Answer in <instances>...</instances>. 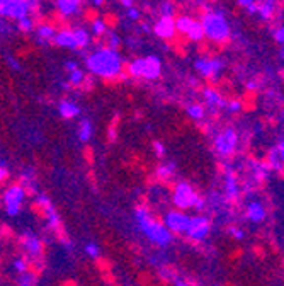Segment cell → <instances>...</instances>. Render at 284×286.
Listing matches in <instances>:
<instances>
[{
  "mask_svg": "<svg viewBox=\"0 0 284 286\" xmlns=\"http://www.w3.org/2000/svg\"><path fill=\"white\" fill-rule=\"evenodd\" d=\"M230 233H232V235H233L237 240H242V239H244V232L238 230V228H230Z\"/></svg>",
  "mask_w": 284,
  "mask_h": 286,
  "instance_id": "cell-39",
  "label": "cell"
},
{
  "mask_svg": "<svg viewBox=\"0 0 284 286\" xmlns=\"http://www.w3.org/2000/svg\"><path fill=\"white\" fill-rule=\"evenodd\" d=\"M58 109H60V114H62L63 118H75V116L80 114V109H78L77 104L68 103V101H62Z\"/></svg>",
  "mask_w": 284,
  "mask_h": 286,
  "instance_id": "cell-18",
  "label": "cell"
},
{
  "mask_svg": "<svg viewBox=\"0 0 284 286\" xmlns=\"http://www.w3.org/2000/svg\"><path fill=\"white\" fill-rule=\"evenodd\" d=\"M90 137H92V125H90V121H82V126H80V133H78V138H80L82 142H87L90 140Z\"/></svg>",
  "mask_w": 284,
  "mask_h": 286,
  "instance_id": "cell-25",
  "label": "cell"
},
{
  "mask_svg": "<svg viewBox=\"0 0 284 286\" xmlns=\"http://www.w3.org/2000/svg\"><path fill=\"white\" fill-rule=\"evenodd\" d=\"M5 176H7V171L3 167H0V180H3L5 179Z\"/></svg>",
  "mask_w": 284,
  "mask_h": 286,
  "instance_id": "cell-47",
  "label": "cell"
},
{
  "mask_svg": "<svg viewBox=\"0 0 284 286\" xmlns=\"http://www.w3.org/2000/svg\"><path fill=\"white\" fill-rule=\"evenodd\" d=\"M121 65H123V62H121L119 55L114 50H99L94 55H90L89 60H87L89 70L92 73L106 78L114 77V75L119 73Z\"/></svg>",
  "mask_w": 284,
  "mask_h": 286,
  "instance_id": "cell-1",
  "label": "cell"
},
{
  "mask_svg": "<svg viewBox=\"0 0 284 286\" xmlns=\"http://www.w3.org/2000/svg\"><path fill=\"white\" fill-rule=\"evenodd\" d=\"M247 214H248V218H250L252 221L259 223V221H262L264 218H266V210H264V206L260 205V203L253 201V203H250V205H248Z\"/></svg>",
  "mask_w": 284,
  "mask_h": 286,
  "instance_id": "cell-15",
  "label": "cell"
},
{
  "mask_svg": "<svg viewBox=\"0 0 284 286\" xmlns=\"http://www.w3.org/2000/svg\"><path fill=\"white\" fill-rule=\"evenodd\" d=\"M208 232H210V221H208L206 216H192L189 218V225H187V233L192 240H204L208 237Z\"/></svg>",
  "mask_w": 284,
  "mask_h": 286,
  "instance_id": "cell-5",
  "label": "cell"
},
{
  "mask_svg": "<svg viewBox=\"0 0 284 286\" xmlns=\"http://www.w3.org/2000/svg\"><path fill=\"white\" fill-rule=\"evenodd\" d=\"M22 244H24L26 250L33 255V257H39L41 252H43V244L37 237L31 235V233H26L24 239H22Z\"/></svg>",
  "mask_w": 284,
  "mask_h": 286,
  "instance_id": "cell-11",
  "label": "cell"
},
{
  "mask_svg": "<svg viewBox=\"0 0 284 286\" xmlns=\"http://www.w3.org/2000/svg\"><path fill=\"white\" fill-rule=\"evenodd\" d=\"M198 194L194 193L191 186L187 182H179L176 187V193H174V203L179 208H192L194 203L198 201Z\"/></svg>",
  "mask_w": 284,
  "mask_h": 286,
  "instance_id": "cell-4",
  "label": "cell"
},
{
  "mask_svg": "<svg viewBox=\"0 0 284 286\" xmlns=\"http://www.w3.org/2000/svg\"><path fill=\"white\" fill-rule=\"evenodd\" d=\"M121 3H123L124 7H131L133 5V0H121Z\"/></svg>",
  "mask_w": 284,
  "mask_h": 286,
  "instance_id": "cell-48",
  "label": "cell"
},
{
  "mask_svg": "<svg viewBox=\"0 0 284 286\" xmlns=\"http://www.w3.org/2000/svg\"><path fill=\"white\" fill-rule=\"evenodd\" d=\"M128 16H130V19H133V21H136V19L140 17V12L136 9H133V7H128Z\"/></svg>",
  "mask_w": 284,
  "mask_h": 286,
  "instance_id": "cell-40",
  "label": "cell"
},
{
  "mask_svg": "<svg viewBox=\"0 0 284 286\" xmlns=\"http://www.w3.org/2000/svg\"><path fill=\"white\" fill-rule=\"evenodd\" d=\"M85 252H87V255L92 259L99 257V247H97L96 244H89V246L85 247Z\"/></svg>",
  "mask_w": 284,
  "mask_h": 286,
  "instance_id": "cell-33",
  "label": "cell"
},
{
  "mask_svg": "<svg viewBox=\"0 0 284 286\" xmlns=\"http://www.w3.org/2000/svg\"><path fill=\"white\" fill-rule=\"evenodd\" d=\"M160 75V60L157 56L142 58V77L145 78H157Z\"/></svg>",
  "mask_w": 284,
  "mask_h": 286,
  "instance_id": "cell-8",
  "label": "cell"
},
{
  "mask_svg": "<svg viewBox=\"0 0 284 286\" xmlns=\"http://www.w3.org/2000/svg\"><path fill=\"white\" fill-rule=\"evenodd\" d=\"M53 41L60 46L65 48H77V43H75V37L71 31H60L58 35L53 36Z\"/></svg>",
  "mask_w": 284,
  "mask_h": 286,
  "instance_id": "cell-14",
  "label": "cell"
},
{
  "mask_svg": "<svg viewBox=\"0 0 284 286\" xmlns=\"http://www.w3.org/2000/svg\"><path fill=\"white\" fill-rule=\"evenodd\" d=\"M92 29H94V33H96L97 36H99V35H104V33H106V22H102V21H94Z\"/></svg>",
  "mask_w": 284,
  "mask_h": 286,
  "instance_id": "cell-34",
  "label": "cell"
},
{
  "mask_svg": "<svg viewBox=\"0 0 284 286\" xmlns=\"http://www.w3.org/2000/svg\"><path fill=\"white\" fill-rule=\"evenodd\" d=\"M104 3V0H94V5H102Z\"/></svg>",
  "mask_w": 284,
  "mask_h": 286,
  "instance_id": "cell-49",
  "label": "cell"
},
{
  "mask_svg": "<svg viewBox=\"0 0 284 286\" xmlns=\"http://www.w3.org/2000/svg\"><path fill=\"white\" fill-rule=\"evenodd\" d=\"M238 194V186H237V179H235L233 171H226V198L235 199Z\"/></svg>",
  "mask_w": 284,
  "mask_h": 286,
  "instance_id": "cell-19",
  "label": "cell"
},
{
  "mask_svg": "<svg viewBox=\"0 0 284 286\" xmlns=\"http://www.w3.org/2000/svg\"><path fill=\"white\" fill-rule=\"evenodd\" d=\"M196 69L203 75H214L216 72L221 70V62L219 60H198L196 62Z\"/></svg>",
  "mask_w": 284,
  "mask_h": 286,
  "instance_id": "cell-13",
  "label": "cell"
},
{
  "mask_svg": "<svg viewBox=\"0 0 284 286\" xmlns=\"http://www.w3.org/2000/svg\"><path fill=\"white\" fill-rule=\"evenodd\" d=\"M82 80H84V72L78 70V69L70 72V82L71 84H80Z\"/></svg>",
  "mask_w": 284,
  "mask_h": 286,
  "instance_id": "cell-30",
  "label": "cell"
},
{
  "mask_svg": "<svg viewBox=\"0 0 284 286\" xmlns=\"http://www.w3.org/2000/svg\"><path fill=\"white\" fill-rule=\"evenodd\" d=\"M17 285L19 286H36V278H34L33 273L24 271V273H21V276H19Z\"/></svg>",
  "mask_w": 284,
  "mask_h": 286,
  "instance_id": "cell-24",
  "label": "cell"
},
{
  "mask_svg": "<svg viewBox=\"0 0 284 286\" xmlns=\"http://www.w3.org/2000/svg\"><path fill=\"white\" fill-rule=\"evenodd\" d=\"M192 19L191 17H179L176 21V29H179L180 33H185L187 35V31L191 29V26H192Z\"/></svg>",
  "mask_w": 284,
  "mask_h": 286,
  "instance_id": "cell-26",
  "label": "cell"
},
{
  "mask_svg": "<svg viewBox=\"0 0 284 286\" xmlns=\"http://www.w3.org/2000/svg\"><path fill=\"white\" fill-rule=\"evenodd\" d=\"M235 145H237V135H235L233 130H226L223 131L221 135L216 138V142H214V146H216V150L219 153H223V155H226V153H232Z\"/></svg>",
  "mask_w": 284,
  "mask_h": 286,
  "instance_id": "cell-7",
  "label": "cell"
},
{
  "mask_svg": "<svg viewBox=\"0 0 284 286\" xmlns=\"http://www.w3.org/2000/svg\"><path fill=\"white\" fill-rule=\"evenodd\" d=\"M56 33H55V29L51 28V26H41L39 28V37H41V41H44V39H53V36H55Z\"/></svg>",
  "mask_w": 284,
  "mask_h": 286,
  "instance_id": "cell-28",
  "label": "cell"
},
{
  "mask_svg": "<svg viewBox=\"0 0 284 286\" xmlns=\"http://www.w3.org/2000/svg\"><path fill=\"white\" fill-rule=\"evenodd\" d=\"M230 109H232V111H238V109H240V103H237V101H235V103L230 104Z\"/></svg>",
  "mask_w": 284,
  "mask_h": 286,
  "instance_id": "cell-46",
  "label": "cell"
},
{
  "mask_svg": "<svg viewBox=\"0 0 284 286\" xmlns=\"http://www.w3.org/2000/svg\"><path fill=\"white\" fill-rule=\"evenodd\" d=\"M162 16H170L172 17V5H170V2H164L162 3Z\"/></svg>",
  "mask_w": 284,
  "mask_h": 286,
  "instance_id": "cell-36",
  "label": "cell"
},
{
  "mask_svg": "<svg viewBox=\"0 0 284 286\" xmlns=\"http://www.w3.org/2000/svg\"><path fill=\"white\" fill-rule=\"evenodd\" d=\"M174 169H176V164H174V162H170L169 165H162V167H158V171H157L158 178H162V179H169L170 176H172Z\"/></svg>",
  "mask_w": 284,
  "mask_h": 286,
  "instance_id": "cell-27",
  "label": "cell"
},
{
  "mask_svg": "<svg viewBox=\"0 0 284 286\" xmlns=\"http://www.w3.org/2000/svg\"><path fill=\"white\" fill-rule=\"evenodd\" d=\"M14 269H16L17 273H24V271H28V262H26L24 259H17V261L14 262Z\"/></svg>",
  "mask_w": 284,
  "mask_h": 286,
  "instance_id": "cell-35",
  "label": "cell"
},
{
  "mask_svg": "<svg viewBox=\"0 0 284 286\" xmlns=\"http://www.w3.org/2000/svg\"><path fill=\"white\" fill-rule=\"evenodd\" d=\"M153 146H155V150H157V155H158V157H162V155H164L165 148H164V145H162V143L155 142V143H153Z\"/></svg>",
  "mask_w": 284,
  "mask_h": 286,
  "instance_id": "cell-41",
  "label": "cell"
},
{
  "mask_svg": "<svg viewBox=\"0 0 284 286\" xmlns=\"http://www.w3.org/2000/svg\"><path fill=\"white\" fill-rule=\"evenodd\" d=\"M240 2V5H244L245 9H247L248 5H252V3H255V0H238Z\"/></svg>",
  "mask_w": 284,
  "mask_h": 286,
  "instance_id": "cell-44",
  "label": "cell"
},
{
  "mask_svg": "<svg viewBox=\"0 0 284 286\" xmlns=\"http://www.w3.org/2000/svg\"><path fill=\"white\" fill-rule=\"evenodd\" d=\"M56 5H58V10L63 16H71V14H75L78 10L80 0H58Z\"/></svg>",
  "mask_w": 284,
  "mask_h": 286,
  "instance_id": "cell-16",
  "label": "cell"
},
{
  "mask_svg": "<svg viewBox=\"0 0 284 286\" xmlns=\"http://www.w3.org/2000/svg\"><path fill=\"white\" fill-rule=\"evenodd\" d=\"M37 205L43 206L44 213H46L48 221H50V227H51V228H58V225H60V216H58V213H56L55 206L51 205L50 199H48L46 196H37Z\"/></svg>",
  "mask_w": 284,
  "mask_h": 286,
  "instance_id": "cell-10",
  "label": "cell"
},
{
  "mask_svg": "<svg viewBox=\"0 0 284 286\" xmlns=\"http://www.w3.org/2000/svg\"><path fill=\"white\" fill-rule=\"evenodd\" d=\"M7 62H9V65L12 67V69H16V70L21 69V65H19V62H16V60H14L12 56H7Z\"/></svg>",
  "mask_w": 284,
  "mask_h": 286,
  "instance_id": "cell-43",
  "label": "cell"
},
{
  "mask_svg": "<svg viewBox=\"0 0 284 286\" xmlns=\"http://www.w3.org/2000/svg\"><path fill=\"white\" fill-rule=\"evenodd\" d=\"M187 112H189V116H191V118H194V119H203L204 118V109L201 107V106H198V104H194V106H189Z\"/></svg>",
  "mask_w": 284,
  "mask_h": 286,
  "instance_id": "cell-29",
  "label": "cell"
},
{
  "mask_svg": "<svg viewBox=\"0 0 284 286\" xmlns=\"http://www.w3.org/2000/svg\"><path fill=\"white\" fill-rule=\"evenodd\" d=\"M67 69L71 72V70L78 69V67H77V63H75V62H68V63H67Z\"/></svg>",
  "mask_w": 284,
  "mask_h": 286,
  "instance_id": "cell-45",
  "label": "cell"
},
{
  "mask_svg": "<svg viewBox=\"0 0 284 286\" xmlns=\"http://www.w3.org/2000/svg\"><path fill=\"white\" fill-rule=\"evenodd\" d=\"M189 218L185 213L180 212H169L165 214V227L169 228L170 232H176V233H184L187 230V225H189Z\"/></svg>",
  "mask_w": 284,
  "mask_h": 286,
  "instance_id": "cell-6",
  "label": "cell"
},
{
  "mask_svg": "<svg viewBox=\"0 0 284 286\" xmlns=\"http://www.w3.org/2000/svg\"><path fill=\"white\" fill-rule=\"evenodd\" d=\"M214 286H218V285H214Z\"/></svg>",
  "mask_w": 284,
  "mask_h": 286,
  "instance_id": "cell-50",
  "label": "cell"
},
{
  "mask_svg": "<svg viewBox=\"0 0 284 286\" xmlns=\"http://www.w3.org/2000/svg\"><path fill=\"white\" fill-rule=\"evenodd\" d=\"M204 97H206V101H208L210 106H213V107H223L225 106V101H223L221 97H219V94L214 92V90H211V89L204 90Z\"/></svg>",
  "mask_w": 284,
  "mask_h": 286,
  "instance_id": "cell-21",
  "label": "cell"
},
{
  "mask_svg": "<svg viewBox=\"0 0 284 286\" xmlns=\"http://www.w3.org/2000/svg\"><path fill=\"white\" fill-rule=\"evenodd\" d=\"M283 157H284V146L283 142L278 145V148H272V152L269 153V164L274 169H281L283 167Z\"/></svg>",
  "mask_w": 284,
  "mask_h": 286,
  "instance_id": "cell-17",
  "label": "cell"
},
{
  "mask_svg": "<svg viewBox=\"0 0 284 286\" xmlns=\"http://www.w3.org/2000/svg\"><path fill=\"white\" fill-rule=\"evenodd\" d=\"M24 196H26L24 187L12 186L5 191V194H3V203H5V205H21Z\"/></svg>",
  "mask_w": 284,
  "mask_h": 286,
  "instance_id": "cell-12",
  "label": "cell"
},
{
  "mask_svg": "<svg viewBox=\"0 0 284 286\" xmlns=\"http://www.w3.org/2000/svg\"><path fill=\"white\" fill-rule=\"evenodd\" d=\"M31 28H33V21L28 16L19 19V29H22V31H31Z\"/></svg>",
  "mask_w": 284,
  "mask_h": 286,
  "instance_id": "cell-32",
  "label": "cell"
},
{
  "mask_svg": "<svg viewBox=\"0 0 284 286\" xmlns=\"http://www.w3.org/2000/svg\"><path fill=\"white\" fill-rule=\"evenodd\" d=\"M187 36L191 37L192 41H201L204 37V29H203V26H201V22H192V26H191V29L187 31Z\"/></svg>",
  "mask_w": 284,
  "mask_h": 286,
  "instance_id": "cell-22",
  "label": "cell"
},
{
  "mask_svg": "<svg viewBox=\"0 0 284 286\" xmlns=\"http://www.w3.org/2000/svg\"><path fill=\"white\" fill-rule=\"evenodd\" d=\"M73 33V37H75V43H77V46L84 48L89 44V33L85 31V29H75Z\"/></svg>",
  "mask_w": 284,
  "mask_h": 286,
  "instance_id": "cell-23",
  "label": "cell"
},
{
  "mask_svg": "<svg viewBox=\"0 0 284 286\" xmlns=\"http://www.w3.org/2000/svg\"><path fill=\"white\" fill-rule=\"evenodd\" d=\"M17 0H0V16H3V10L7 9L9 5H12V3H16Z\"/></svg>",
  "mask_w": 284,
  "mask_h": 286,
  "instance_id": "cell-37",
  "label": "cell"
},
{
  "mask_svg": "<svg viewBox=\"0 0 284 286\" xmlns=\"http://www.w3.org/2000/svg\"><path fill=\"white\" fill-rule=\"evenodd\" d=\"M136 221H138L142 232L145 233L153 244H157V246H160V247H165L170 244V240H172L170 230L165 227V225H162L160 221L153 220L146 208L136 210Z\"/></svg>",
  "mask_w": 284,
  "mask_h": 286,
  "instance_id": "cell-2",
  "label": "cell"
},
{
  "mask_svg": "<svg viewBox=\"0 0 284 286\" xmlns=\"http://www.w3.org/2000/svg\"><path fill=\"white\" fill-rule=\"evenodd\" d=\"M201 26L204 29V36L211 37L214 41L226 39L230 35V26L221 14H208L204 21L201 22Z\"/></svg>",
  "mask_w": 284,
  "mask_h": 286,
  "instance_id": "cell-3",
  "label": "cell"
},
{
  "mask_svg": "<svg viewBox=\"0 0 284 286\" xmlns=\"http://www.w3.org/2000/svg\"><path fill=\"white\" fill-rule=\"evenodd\" d=\"M130 73L135 75V77H142V58L135 60L130 67Z\"/></svg>",
  "mask_w": 284,
  "mask_h": 286,
  "instance_id": "cell-31",
  "label": "cell"
},
{
  "mask_svg": "<svg viewBox=\"0 0 284 286\" xmlns=\"http://www.w3.org/2000/svg\"><path fill=\"white\" fill-rule=\"evenodd\" d=\"M109 44H111V50L112 48H117V44H119V37H117L114 33H109Z\"/></svg>",
  "mask_w": 284,
  "mask_h": 286,
  "instance_id": "cell-38",
  "label": "cell"
},
{
  "mask_svg": "<svg viewBox=\"0 0 284 286\" xmlns=\"http://www.w3.org/2000/svg\"><path fill=\"white\" fill-rule=\"evenodd\" d=\"M274 9H276L274 0H262V2L257 5V12H259L264 19L272 17V14H274Z\"/></svg>",
  "mask_w": 284,
  "mask_h": 286,
  "instance_id": "cell-20",
  "label": "cell"
},
{
  "mask_svg": "<svg viewBox=\"0 0 284 286\" xmlns=\"http://www.w3.org/2000/svg\"><path fill=\"white\" fill-rule=\"evenodd\" d=\"M155 35L160 36V37H172L174 33H176V22L170 16H162L160 21L155 24Z\"/></svg>",
  "mask_w": 284,
  "mask_h": 286,
  "instance_id": "cell-9",
  "label": "cell"
},
{
  "mask_svg": "<svg viewBox=\"0 0 284 286\" xmlns=\"http://www.w3.org/2000/svg\"><path fill=\"white\" fill-rule=\"evenodd\" d=\"M276 39H278V43L279 44H283V41H284V29L283 28H279L278 31H276Z\"/></svg>",
  "mask_w": 284,
  "mask_h": 286,
  "instance_id": "cell-42",
  "label": "cell"
}]
</instances>
